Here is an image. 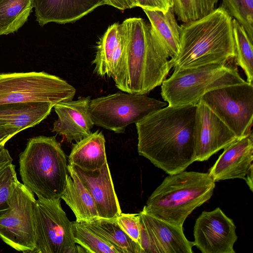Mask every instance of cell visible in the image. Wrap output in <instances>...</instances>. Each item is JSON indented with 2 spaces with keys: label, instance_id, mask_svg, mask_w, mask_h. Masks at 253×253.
<instances>
[{
  "label": "cell",
  "instance_id": "1",
  "mask_svg": "<svg viewBox=\"0 0 253 253\" xmlns=\"http://www.w3.org/2000/svg\"><path fill=\"white\" fill-rule=\"evenodd\" d=\"M196 110L168 105L136 122L139 155L169 174L185 170L195 162Z\"/></svg>",
  "mask_w": 253,
  "mask_h": 253
},
{
  "label": "cell",
  "instance_id": "2",
  "mask_svg": "<svg viewBox=\"0 0 253 253\" xmlns=\"http://www.w3.org/2000/svg\"><path fill=\"white\" fill-rule=\"evenodd\" d=\"M123 22L126 46L112 78L122 91L146 94L166 79L171 69L169 58L143 19L129 18Z\"/></svg>",
  "mask_w": 253,
  "mask_h": 253
},
{
  "label": "cell",
  "instance_id": "3",
  "mask_svg": "<svg viewBox=\"0 0 253 253\" xmlns=\"http://www.w3.org/2000/svg\"><path fill=\"white\" fill-rule=\"evenodd\" d=\"M233 18L220 6L198 20L180 26L179 48L169 59L174 70L211 63L226 64L234 58Z\"/></svg>",
  "mask_w": 253,
  "mask_h": 253
},
{
  "label": "cell",
  "instance_id": "4",
  "mask_svg": "<svg viewBox=\"0 0 253 253\" xmlns=\"http://www.w3.org/2000/svg\"><path fill=\"white\" fill-rule=\"evenodd\" d=\"M215 186L208 173L183 170L169 174L149 197L142 210L183 226L192 211L210 199Z\"/></svg>",
  "mask_w": 253,
  "mask_h": 253
},
{
  "label": "cell",
  "instance_id": "5",
  "mask_svg": "<svg viewBox=\"0 0 253 253\" xmlns=\"http://www.w3.org/2000/svg\"><path fill=\"white\" fill-rule=\"evenodd\" d=\"M19 164L23 184L38 199H61L69 171L66 156L55 136L29 139Z\"/></svg>",
  "mask_w": 253,
  "mask_h": 253
},
{
  "label": "cell",
  "instance_id": "6",
  "mask_svg": "<svg viewBox=\"0 0 253 253\" xmlns=\"http://www.w3.org/2000/svg\"><path fill=\"white\" fill-rule=\"evenodd\" d=\"M246 82L229 62L211 63L174 70L161 84V94L169 105H197L210 91Z\"/></svg>",
  "mask_w": 253,
  "mask_h": 253
},
{
  "label": "cell",
  "instance_id": "7",
  "mask_svg": "<svg viewBox=\"0 0 253 253\" xmlns=\"http://www.w3.org/2000/svg\"><path fill=\"white\" fill-rule=\"evenodd\" d=\"M76 88L62 79L44 72L0 74V105L72 100Z\"/></svg>",
  "mask_w": 253,
  "mask_h": 253
},
{
  "label": "cell",
  "instance_id": "8",
  "mask_svg": "<svg viewBox=\"0 0 253 253\" xmlns=\"http://www.w3.org/2000/svg\"><path fill=\"white\" fill-rule=\"evenodd\" d=\"M166 102L146 94L120 92L90 100V111L95 125L123 133L129 125L165 107Z\"/></svg>",
  "mask_w": 253,
  "mask_h": 253
},
{
  "label": "cell",
  "instance_id": "9",
  "mask_svg": "<svg viewBox=\"0 0 253 253\" xmlns=\"http://www.w3.org/2000/svg\"><path fill=\"white\" fill-rule=\"evenodd\" d=\"M61 199L36 200L33 253H78L72 222L63 210Z\"/></svg>",
  "mask_w": 253,
  "mask_h": 253
},
{
  "label": "cell",
  "instance_id": "10",
  "mask_svg": "<svg viewBox=\"0 0 253 253\" xmlns=\"http://www.w3.org/2000/svg\"><path fill=\"white\" fill-rule=\"evenodd\" d=\"M237 138L251 131L253 120V84L228 85L210 91L201 99Z\"/></svg>",
  "mask_w": 253,
  "mask_h": 253
},
{
  "label": "cell",
  "instance_id": "11",
  "mask_svg": "<svg viewBox=\"0 0 253 253\" xmlns=\"http://www.w3.org/2000/svg\"><path fill=\"white\" fill-rule=\"evenodd\" d=\"M36 200L34 193L18 181L12 192L8 211L0 217V238L17 251H34Z\"/></svg>",
  "mask_w": 253,
  "mask_h": 253
},
{
  "label": "cell",
  "instance_id": "12",
  "mask_svg": "<svg viewBox=\"0 0 253 253\" xmlns=\"http://www.w3.org/2000/svg\"><path fill=\"white\" fill-rule=\"evenodd\" d=\"M236 229L233 220L220 208L203 211L194 224L193 245L202 253H235Z\"/></svg>",
  "mask_w": 253,
  "mask_h": 253
},
{
  "label": "cell",
  "instance_id": "13",
  "mask_svg": "<svg viewBox=\"0 0 253 253\" xmlns=\"http://www.w3.org/2000/svg\"><path fill=\"white\" fill-rule=\"evenodd\" d=\"M194 130L195 162L208 160L238 139L201 100L196 105Z\"/></svg>",
  "mask_w": 253,
  "mask_h": 253
},
{
  "label": "cell",
  "instance_id": "14",
  "mask_svg": "<svg viewBox=\"0 0 253 253\" xmlns=\"http://www.w3.org/2000/svg\"><path fill=\"white\" fill-rule=\"evenodd\" d=\"M90 97L61 102L53 106L58 119L52 131L62 135L67 142H77L91 133L94 125L90 111Z\"/></svg>",
  "mask_w": 253,
  "mask_h": 253
},
{
  "label": "cell",
  "instance_id": "15",
  "mask_svg": "<svg viewBox=\"0 0 253 253\" xmlns=\"http://www.w3.org/2000/svg\"><path fill=\"white\" fill-rule=\"evenodd\" d=\"M209 170L215 182L240 178L245 179L253 169V135L252 130L246 136L237 139L227 147Z\"/></svg>",
  "mask_w": 253,
  "mask_h": 253
},
{
  "label": "cell",
  "instance_id": "16",
  "mask_svg": "<svg viewBox=\"0 0 253 253\" xmlns=\"http://www.w3.org/2000/svg\"><path fill=\"white\" fill-rule=\"evenodd\" d=\"M69 165L90 193L99 218H115L122 213L107 163L93 171Z\"/></svg>",
  "mask_w": 253,
  "mask_h": 253
},
{
  "label": "cell",
  "instance_id": "17",
  "mask_svg": "<svg viewBox=\"0 0 253 253\" xmlns=\"http://www.w3.org/2000/svg\"><path fill=\"white\" fill-rule=\"evenodd\" d=\"M105 4L104 0H33L36 20L41 26L74 23Z\"/></svg>",
  "mask_w": 253,
  "mask_h": 253
},
{
  "label": "cell",
  "instance_id": "18",
  "mask_svg": "<svg viewBox=\"0 0 253 253\" xmlns=\"http://www.w3.org/2000/svg\"><path fill=\"white\" fill-rule=\"evenodd\" d=\"M126 40L123 22L108 27L97 42L95 58L92 61L95 73L101 77H112L124 53Z\"/></svg>",
  "mask_w": 253,
  "mask_h": 253
},
{
  "label": "cell",
  "instance_id": "19",
  "mask_svg": "<svg viewBox=\"0 0 253 253\" xmlns=\"http://www.w3.org/2000/svg\"><path fill=\"white\" fill-rule=\"evenodd\" d=\"M140 218L153 239L159 253H193V242L185 236L183 226L170 223L143 210Z\"/></svg>",
  "mask_w": 253,
  "mask_h": 253
},
{
  "label": "cell",
  "instance_id": "20",
  "mask_svg": "<svg viewBox=\"0 0 253 253\" xmlns=\"http://www.w3.org/2000/svg\"><path fill=\"white\" fill-rule=\"evenodd\" d=\"M55 105L48 102H31L0 105V130L20 131L36 126L45 119Z\"/></svg>",
  "mask_w": 253,
  "mask_h": 253
},
{
  "label": "cell",
  "instance_id": "21",
  "mask_svg": "<svg viewBox=\"0 0 253 253\" xmlns=\"http://www.w3.org/2000/svg\"><path fill=\"white\" fill-rule=\"evenodd\" d=\"M68 169L69 175L61 198L73 211L76 221L86 223L99 218L90 193L69 165Z\"/></svg>",
  "mask_w": 253,
  "mask_h": 253
},
{
  "label": "cell",
  "instance_id": "22",
  "mask_svg": "<svg viewBox=\"0 0 253 253\" xmlns=\"http://www.w3.org/2000/svg\"><path fill=\"white\" fill-rule=\"evenodd\" d=\"M68 162L70 165L87 170L102 168L107 163L105 139L102 132H91L74 144Z\"/></svg>",
  "mask_w": 253,
  "mask_h": 253
},
{
  "label": "cell",
  "instance_id": "23",
  "mask_svg": "<svg viewBox=\"0 0 253 253\" xmlns=\"http://www.w3.org/2000/svg\"><path fill=\"white\" fill-rule=\"evenodd\" d=\"M147 16L151 31L169 58L179 51L180 26L171 7L164 12L159 10L143 9Z\"/></svg>",
  "mask_w": 253,
  "mask_h": 253
},
{
  "label": "cell",
  "instance_id": "24",
  "mask_svg": "<svg viewBox=\"0 0 253 253\" xmlns=\"http://www.w3.org/2000/svg\"><path fill=\"white\" fill-rule=\"evenodd\" d=\"M83 223L115 248L119 253H143L141 246L122 229L116 218H98Z\"/></svg>",
  "mask_w": 253,
  "mask_h": 253
},
{
  "label": "cell",
  "instance_id": "25",
  "mask_svg": "<svg viewBox=\"0 0 253 253\" xmlns=\"http://www.w3.org/2000/svg\"><path fill=\"white\" fill-rule=\"evenodd\" d=\"M33 7V0H0V36L17 31Z\"/></svg>",
  "mask_w": 253,
  "mask_h": 253
},
{
  "label": "cell",
  "instance_id": "26",
  "mask_svg": "<svg viewBox=\"0 0 253 253\" xmlns=\"http://www.w3.org/2000/svg\"><path fill=\"white\" fill-rule=\"evenodd\" d=\"M235 48V62L244 71L248 83L253 81V42L249 38L244 27L232 19Z\"/></svg>",
  "mask_w": 253,
  "mask_h": 253
},
{
  "label": "cell",
  "instance_id": "27",
  "mask_svg": "<svg viewBox=\"0 0 253 253\" xmlns=\"http://www.w3.org/2000/svg\"><path fill=\"white\" fill-rule=\"evenodd\" d=\"M72 232L75 243L86 253H119L115 248L83 223L73 221Z\"/></svg>",
  "mask_w": 253,
  "mask_h": 253
},
{
  "label": "cell",
  "instance_id": "28",
  "mask_svg": "<svg viewBox=\"0 0 253 253\" xmlns=\"http://www.w3.org/2000/svg\"><path fill=\"white\" fill-rule=\"evenodd\" d=\"M177 19L186 23L201 18L215 9L218 0H171Z\"/></svg>",
  "mask_w": 253,
  "mask_h": 253
},
{
  "label": "cell",
  "instance_id": "29",
  "mask_svg": "<svg viewBox=\"0 0 253 253\" xmlns=\"http://www.w3.org/2000/svg\"><path fill=\"white\" fill-rule=\"evenodd\" d=\"M220 7L244 27L253 42V0H222Z\"/></svg>",
  "mask_w": 253,
  "mask_h": 253
},
{
  "label": "cell",
  "instance_id": "30",
  "mask_svg": "<svg viewBox=\"0 0 253 253\" xmlns=\"http://www.w3.org/2000/svg\"><path fill=\"white\" fill-rule=\"evenodd\" d=\"M18 181L15 165L12 163L0 170V217L8 211L11 194Z\"/></svg>",
  "mask_w": 253,
  "mask_h": 253
},
{
  "label": "cell",
  "instance_id": "31",
  "mask_svg": "<svg viewBox=\"0 0 253 253\" xmlns=\"http://www.w3.org/2000/svg\"><path fill=\"white\" fill-rule=\"evenodd\" d=\"M116 220L122 229L132 240L140 245L141 225L139 213L122 212L116 217Z\"/></svg>",
  "mask_w": 253,
  "mask_h": 253
},
{
  "label": "cell",
  "instance_id": "32",
  "mask_svg": "<svg viewBox=\"0 0 253 253\" xmlns=\"http://www.w3.org/2000/svg\"><path fill=\"white\" fill-rule=\"evenodd\" d=\"M140 225V246L143 253H159L153 239L141 220Z\"/></svg>",
  "mask_w": 253,
  "mask_h": 253
},
{
  "label": "cell",
  "instance_id": "33",
  "mask_svg": "<svg viewBox=\"0 0 253 253\" xmlns=\"http://www.w3.org/2000/svg\"><path fill=\"white\" fill-rule=\"evenodd\" d=\"M18 132L13 129L0 130V147L5 145V143Z\"/></svg>",
  "mask_w": 253,
  "mask_h": 253
},
{
  "label": "cell",
  "instance_id": "34",
  "mask_svg": "<svg viewBox=\"0 0 253 253\" xmlns=\"http://www.w3.org/2000/svg\"><path fill=\"white\" fill-rule=\"evenodd\" d=\"M12 161L8 151L4 147L0 153V170L7 165L12 163Z\"/></svg>",
  "mask_w": 253,
  "mask_h": 253
},
{
  "label": "cell",
  "instance_id": "35",
  "mask_svg": "<svg viewBox=\"0 0 253 253\" xmlns=\"http://www.w3.org/2000/svg\"><path fill=\"white\" fill-rule=\"evenodd\" d=\"M106 4L113 6L121 11L128 9V7L124 0H104Z\"/></svg>",
  "mask_w": 253,
  "mask_h": 253
},
{
  "label": "cell",
  "instance_id": "36",
  "mask_svg": "<svg viewBox=\"0 0 253 253\" xmlns=\"http://www.w3.org/2000/svg\"><path fill=\"white\" fill-rule=\"evenodd\" d=\"M245 180L246 181L247 185L249 187L250 190L252 191H253V169H251L249 172L247 173Z\"/></svg>",
  "mask_w": 253,
  "mask_h": 253
},
{
  "label": "cell",
  "instance_id": "37",
  "mask_svg": "<svg viewBox=\"0 0 253 253\" xmlns=\"http://www.w3.org/2000/svg\"><path fill=\"white\" fill-rule=\"evenodd\" d=\"M128 8H132L136 7L135 0H124Z\"/></svg>",
  "mask_w": 253,
  "mask_h": 253
},
{
  "label": "cell",
  "instance_id": "38",
  "mask_svg": "<svg viewBox=\"0 0 253 253\" xmlns=\"http://www.w3.org/2000/svg\"><path fill=\"white\" fill-rule=\"evenodd\" d=\"M167 9H169L172 6L171 0H159Z\"/></svg>",
  "mask_w": 253,
  "mask_h": 253
},
{
  "label": "cell",
  "instance_id": "39",
  "mask_svg": "<svg viewBox=\"0 0 253 253\" xmlns=\"http://www.w3.org/2000/svg\"><path fill=\"white\" fill-rule=\"evenodd\" d=\"M4 147V146H3L0 147V153Z\"/></svg>",
  "mask_w": 253,
  "mask_h": 253
}]
</instances>
